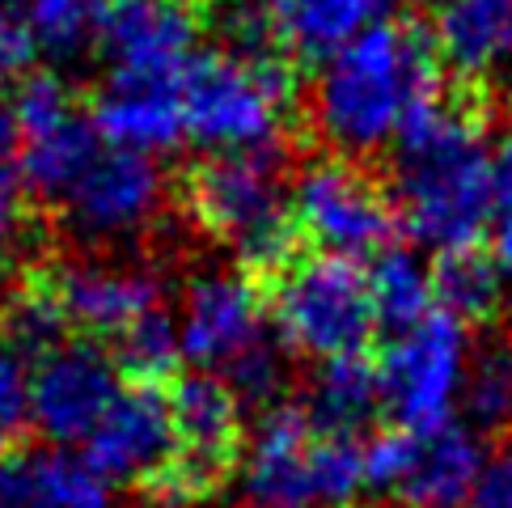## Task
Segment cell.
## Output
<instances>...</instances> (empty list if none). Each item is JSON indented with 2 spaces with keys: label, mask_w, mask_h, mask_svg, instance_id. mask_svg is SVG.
I'll list each match as a JSON object with an SVG mask.
<instances>
[{
  "label": "cell",
  "mask_w": 512,
  "mask_h": 508,
  "mask_svg": "<svg viewBox=\"0 0 512 508\" xmlns=\"http://www.w3.org/2000/svg\"><path fill=\"white\" fill-rule=\"evenodd\" d=\"M428 284H432V305L441 314H449L453 322L483 326V331L500 322V305H504L500 259L487 246L436 254Z\"/></svg>",
  "instance_id": "cell-20"
},
{
  "label": "cell",
  "mask_w": 512,
  "mask_h": 508,
  "mask_svg": "<svg viewBox=\"0 0 512 508\" xmlns=\"http://www.w3.org/2000/svg\"><path fill=\"white\" fill-rule=\"evenodd\" d=\"M47 496H51V508H111L115 487L81 453L47 449Z\"/></svg>",
  "instance_id": "cell-25"
},
{
  "label": "cell",
  "mask_w": 512,
  "mask_h": 508,
  "mask_svg": "<svg viewBox=\"0 0 512 508\" xmlns=\"http://www.w3.org/2000/svg\"><path fill=\"white\" fill-rule=\"evenodd\" d=\"M309 77L292 60H246L225 47L199 51L182 72L187 140L204 153L271 149L301 136Z\"/></svg>",
  "instance_id": "cell-3"
},
{
  "label": "cell",
  "mask_w": 512,
  "mask_h": 508,
  "mask_svg": "<svg viewBox=\"0 0 512 508\" xmlns=\"http://www.w3.org/2000/svg\"><path fill=\"white\" fill-rule=\"evenodd\" d=\"M432 30L449 72L487 81V68L512 51V0H449L432 13Z\"/></svg>",
  "instance_id": "cell-19"
},
{
  "label": "cell",
  "mask_w": 512,
  "mask_h": 508,
  "mask_svg": "<svg viewBox=\"0 0 512 508\" xmlns=\"http://www.w3.org/2000/svg\"><path fill=\"white\" fill-rule=\"evenodd\" d=\"M123 390L127 377L115 352L72 335L30 365V432L51 449L81 453Z\"/></svg>",
  "instance_id": "cell-7"
},
{
  "label": "cell",
  "mask_w": 512,
  "mask_h": 508,
  "mask_svg": "<svg viewBox=\"0 0 512 508\" xmlns=\"http://www.w3.org/2000/svg\"><path fill=\"white\" fill-rule=\"evenodd\" d=\"M178 453L144 487L153 508H199L225 492L246 462V403L221 373H182L170 386Z\"/></svg>",
  "instance_id": "cell-6"
},
{
  "label": "cell",
  "mask_w": 512,
  "mask_h": 508,
  "mask_svg": "<svg viewBox=\"0 0 512 508\" xmlns=\"http://www.w3.org/2000/svg\"><path fill=\"white\" fill-rule=\"evenodd\" d=\"M377 356L326 360V365L314 369L301 407L318 432H331V437H364V441L377 432V420L386 415Z\"/></svg>",
  "instance_id": "cell-17"
},
{
  "label": "cell",
  "mask_w": 512,
  "mask_h": 508,
  "mask_svg": "<svg viewBox=\"0 0 512 508\" xmlns=\"http://www.w3.org/2000/svg\"><path fill=\"white\" fill-rule=\"evenodd\" d=\"M0 508H51L47 449H0Z\"/></svg>",
  "instance_id": "cell-26"
},
{
  "label": "cell",
  "mask_w": 512,
  "mask_h": 508,
  "mask_svg": "<svg viewBox=\"0 0 512 508\" xmlns=\"http://www.w3.org/2000/svg\"><path fill=\"white\" fill-rule=\"evenodd\" d=\"M267 326L263 293L242 267L229 271H204L187 284L178 310V335L182 356L199 373H229L237 360L250 356Z\"/></svg>",
  "instance_id": "cell-11"
},
{
  "label": "cell",
  "mask_w": 512,
  "mask_h": 508,
  "mask_svg": "<svg viewBox=\"0 0 512 508\" xmlns=\"http://www.w3.org/2000/svg\"><path fill=\"white\" fill-rule=\"evenodd\" d=\"M161 208H166V174L157 157L123 153L111 144H102V153L60 199L64 225L89 246L140 238Z\"/></svg>",
  "instance_id": "cell-10"
},
{
  "label": "cell",
  "mask_w": 512,
  "mask_h": 508,
  "mask_svg": "<svg viewBox=\"0 0 512 508\" xmlns=\"http://www.w3.org/2000/svg\"><path fill=\"white\" fill-rule=\"evenodd\" d=\"M369 276H373V301H377L381 331L407 335L436 310L428 276L415 267V259L402 246L377 254V259L369 263Z\"/></svg>",
  "instance_id": "cell-23"
},
{
  "label": "cell",
  "mask_w": 512,
  "mask_h": 508,
  "mask_svg": "<svg viewBox=\"0 0 512 508\" xmlns=\"http://www.w3.org/2000/svg\"><path fill=\"white\" fill-rule=\"evenodd\" d=\"M26 225H30V199L26 187L17 178L13 157H0V276L13 263V254L26 242Z\"/></svg>",
  "instance_id": "cell-29"
},
{
  "label": "cell",
  "mask_w": 512,
  "mask_h": 508,
  "mask_svg": "<svg viewBox=\"0 0 512 508\" xmlns=\"http://www.w3.org/2000/svg\"><path fill=\"white\" fill-rule=\"evenodd\" d=\"M39 43L30 30L26 0H0V81H22L34 72Z\"/></svg>",
  "instance_id": "cell-28"
},
{
  "label": "cell",
  "mask_w": 512,
  "mask_h": 508,
  "mask_svg": "<svg viewBox=\"0 0 512 508\" xmlns=\"http://www.w3.org/2000/svg\"><path fill=\"white\" fill-rule=\"evenodd\" d=\"M106 5H111V0H26L39 56L85 60L89 51H98Z\"/></svg>",
  "instance_id": "cell-22"
},
{
  "label": "cell",
  "mask_w": 512,
  "mask_h": 508,
  "mask_svg": "<svg viewBox=\"0 0 512 508\" xmlns=\"http://www.w3.org/2000/svg\"><path fill=\"white\" fill-rule=\"evenodd\" d=\"M30 432V360L0 339V449L22 445Z\"/></svg>",
  "instance_id": "cell-27"
},
{
  "label": "cell",
  "mask_w": 512,
  "mask_h": 508,
  "mask_svg": "<svg viewBox=\"0 0 512 508\" xmlns=\"http://www.w3.org/2000/svg\"><path fill=\"white\" fill-rule=\"evenodd\" d=\"M462 322L432 310L415 331L381 343L377 373L381 398H386L390 428H402L411 437H432L449 428L453 394L462 386Z\"/></svg>",
  "instance_id": "cell-8"
},
{
  "label": "cell",
  "mask_w": 512,
  "mask_h": 508,
  "mask_svg": "<svg viewBox=\"0 0 512 508\" xmlns=\"http://www.w3.org/2000/svg\"><path fill=\"white\" fill-rule=\"evenodd\" d=\"M445 85L449 64L432 17H386L309 77L301 136L318 144V153L369 161L373 149L398 136L411 106L436 98Z\"/></svg>",
  "instance_id": "cell-1"
},
{
  "label": "cell",
  "mask_w": 512,
  "mask_h": 508,
  "mask_svg": "<svg viewBox=\"0 0 512 508\" xmlns=\"http://www.w3.org/2000/svg\"><path fill=\"white\" fill-rule=\"evenodd\" d=\"M89 123L102 144L123 153L157 157L187 140V119H182V77H119L106 72L102 89L89 102Z\"/></svg>",
  "instance_id": "cell-15"
},
{
  "label": "cell",
  "mask_w": 512,
  "mask_h": 508,
  "mask_svg": "<svg viewBox=\"0 0 512 508\" xmlns=\"http://www.w3.org/2000/svg\"><path fill=\"white\" fill-rule=\"evenodd\" d=\"M0 305H5V301H0Z\"/></svg>",
  "instance_id": "cell-35"
},
{
  "label": "cell",
  "mask_w": 512,
  "mask_h": 508,
  "mask_svg": "<svg viewBox=\"0 0 512 508\" xmlns=\"http://www.w3.org/2000/svg\"><path fill=\"white\" fill-rule=\"evenodd\" d=\"M191 5H195V9H204V5H212V9H216V5H221V0H191Z\"/></svg>",
  "instance_id": "cell-33"
},
{
  "label": "cell",
  "mask_w": 512,
  "mask_h": 508,
  "mask_svg": "<svg viewBox=\"0 0 512 508\" xmlns=\"http://www.w3.org/2000/svg\"><path fill=\"white\" fill-rule=\"evenodd\" d=\"M318 428L301 403L259 415L242 462V496L250 508H318L314 492Z\"/></svg>",
  "instance_id": "cell-14"
},
{
  "label": "cell",
  "mask_w": 512,
  "mask_h": 508,
  "mask_svg": "<svg viewBox=\"0 0 512 508\" xmlns=\"http://www.w3.org/2000/svg\"><path fill=\"white\" fill-rule=\"evenodd\" d=\"M491 242H496V259L512 267V136H504L496 149V221H491Z\"/></svg>",
  "instance_id": "cell-30"
},
{
  "label": "cell",
  "mask_w": 512,
  "mask_h": 508,
  "mask_svg": "<svg viewBox=\"0 0 512 508\" xmlns=\"http://www.w3.org/2000/svg\"><path fill=\"white\" fill-rule=\"evenodd\" d=\"M415 5H436V9H441V5H449V0H415Z\"/></svg>",
  "instance_id": "cell-34"
},
{
  "label": "cell",
  "mask_w": 512,
  "mask_h": 508,
  "mask_svg": "<svg viewBox=\"0 0 512 508\" xmlns=\"http://www.w3.org/2000/svg\"><path fill=\"white\" fill-rule=\"evenodd\" d=\"M17 144H13V119H9V98L0 94V157H13Z\"/></svg>",
  "instance_id": "cell-32"
},
{
  "label": "cell",
  "mask_w": 512,
  "mask_h": 508,
  "mask_svg": "<svg viewBox=\"0 0 512 508\" xmlns=\"http://www.w3.org/2000/svg\"><path fill=\"white\" fill-rule=\"evenodd\" d=\"M466 508H512V441H504L496 458L483 466Z\"/></svg>",
  "instance_id": "cell-31"
},
{
  "label": "cell",
  "mask_w": 512,
  "mask_h": 508,
  "mask_svg": "<svg viewBox=\"0 0 512 508\" xmlns=\"http://www.w3.org/2000/svg\"><path fill=\"white\" fill-rule=\"evenodd\" d=\"M39 280L51 288L68 335L115 343L166 310V280L144 263H115V259H68V263H43L34 267Z\"/></svg>",
  "instance_id": "cell-9"
},
{
  "label": "cell",
  "mask_w": 512,
  "mask_h": 508,
  "mask_svg": "<svg viewBox=\"0 0 512 508\" xmlns=\"http://www.w3.org/2000/svg\"><path fill=\"white\" fill-rule=\"evenodd\" d=\"M254 284L263 293L267 322L276 326L288 352L309 356L318 365L381 352V318L369 263L301 246Z\"/></svg>",
  "instance_id": "cell-4"
},
{
  "label": "cell",
  "mask_w": 512,
  "mask_h": 508,
  "mask_svg": "<svg viewBox=\"0 0 512 508\" xmlns=\"http://www.w3.org/2000/svg\"><path fill=\"white\" fill-rule=\"evenodd\" d=\"M178 453L170 386H127L106 411L98 432L85 441L81 458L111 487L144 492Z\"/></svg>",
  "instance_id": "cell-13"
},
{
  "label": "cell",
  "mask_w": 512,
  "mask_h": 508,
  "mask_svg": "<svg viewBox=\"0 0 512 508\" xmlns=\"http://www.w3.org/2000/svg\"><path fill=\"white\" fill-rule=\"evenodd\" d=\"M479 475V441L466 428L449 424L419 441L411 475L398 483V492H390V500L402 508H457L462 500H470Z\"/></svg>",
  "instance_id": "cell-18"
},
{
  "label": "cell",
  "mask_w": 512,
  "mask_h": 508,
  "mask_svg": "<svg viewBox=\"0 0 512 508\" xmlns=\"http://www.w3.org/2000/svg\"><path fill=\"white\" fill-rule=\"evenodd\" d=\"M462 403L474 432L512 441V331L504 322L487 326L474 343L470 373L462 381Z\"/></svg>",
  "instance_id": "cell-21"
},
{
  "label": "cell",
  "mask_w": 512,
  "mask_h": 508,
  "mask_svg": "<svg viewBox=\"0 0 512 508\" xmlns=\"http://www.w3.org/2000/svg\"><path fill=\"white\" fill-rule=\"evenodd\" d=\"M178 204L199 233L233 250L237 267L250 280L271 276L305 246L292 216L284 144L246 153H204L182 170Z\"/></svg>",
  "instance_id": "cell-2"
},
{
  "label": "cell",
  "mask_w": 512,
  "mask_h": 508,
  "mask_svg": "<svg viewBox=\"0 0 512 508\" xmlns=\"http://www.w3.org/2000/svg\"><path fill=\"white\" fill-rule=\"evenodd\" d=\"M292 216L305 246L373 263L398 246L402 212L386 166L339 153H314L292 178Z\"/></svg>",
  "instance_id": "cell-5"
},
{
  "label": "cell",
  "mask_w": 512,
  "mask_h": 508,
  "mask_svg": "<svg viewBox=\"0 0 512 508\" xmlns=\"http://www.w3.org/2000/svg\"><path fill=\"white\" fill-rule=\"evenodd\" d=\"M115 360L127 377V386H174L182 377V335H178V314L161 310L153 318H144L115 343Z\"/></svg>",
  "instance_id": "cell-24"
},
{
  "label": "cell",
  "mask_w": 512,
  "mask_h": 508,
  "mask_svg": "<svg viewBox=\"0 0 512 508\" xmlns=\"http://www.w3.org/2000/svg\"><path fill=\"white\" fill-rule=\"evenodd\" d=\"M271 22L305 77L331 64L364 30L386 22V0H267Z\"/></svg>",
  "instance_id": "cell-16"
},
{
  "label": "cell",
  "mask_w": 512,
  "mask_h": 508,
  "mask_svg": "<svg viewBox=\"0 0 512 508\" xmlns=\"http://www.w3.org/2000/svg\"><path fill=\"white\" fill-rule=\"evenodd\" d=\"M204 9L191 0H111L98 56L119 77L178 81L199 56Z\"/></svg>",
  "instance_id": "cell-12"
}]
</instances>
